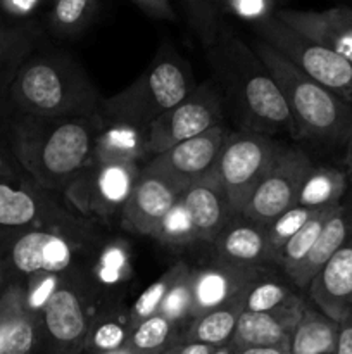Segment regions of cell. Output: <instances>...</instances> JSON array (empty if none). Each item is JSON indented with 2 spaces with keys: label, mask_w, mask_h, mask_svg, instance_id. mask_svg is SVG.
I'll list each match as a JSON object with an SVG mask.
<instances>
[{
  "label": "cell",
  "mask_w": 352,
  "mask_h": 354,
  "mask_svg": "<svg viewBox=\"0 0 352 354\" xmlns=\"http://www.w3.org/2000/svg\"><path fill=\"white\" fill-rule=\"evenodd\" d=\"M261 277V268L231 265V263L223 261H216L211 266L193 270L192 320L207 313L213 308L226 303L228 299L247 289Z\"/></svg>",
  "instance_id": "d6986e66"
},
{
  "label": "cell",
  "mask_w": 352,
  "mask_h": 354,
  "mask_svg": "<svg viewBox=\"0 0 352 354\" xmlns=\"http://www.w3.org/2000/svg\"><path fill=\"white\" fill-rule=\"evenodd\" d=\"M345 168H347V175L352 176V138L345 147Z\"/></svg>",
  "instance_id": "7dc6e473"
},
{
  "label": "cell",
  "mask_w": 352,
  "mask_h": 354,
  "mask_svg": "<svg viewBox=\"0 0 352 354\" xmlns=\"http://www.w3.org/2000/svg\"><path fill=\"white\" fill-rule=\"evenodd\" d=\"M130 2H133L145 16L152 19L169 21V23H175L178 19L171 0H130Z\"/></svg>",
  "instance_id": "60d3db41"
},
{
  "label": "cell",
  "mask_w": 352,
  "mask_h": 354,
  "mask_svg": "<svg viewBox=\"0 0 352 354\" xmlns=\"http://www.w3.org/2000/svg\"><path fill=\"white\" fill-rule=\"evenodd\" d=\"M179 3H182L190 28L199 37L204 47H213L223 26L221 0H179Z\"/></svg>",
  "instance_id": "d6a6232c"
},
{
  "label": "cell",
  "mask_w": 352,
  "mask_h": 354,
  "mask_svg": "<svg viewBox=\"0 0 352 354\" xmlns=\"http://www.w3.org/2000/svg\"><path fill=\"white\" fill-rule=\"evenodd\" d=\"M228 133L230 130L223 124L211 128L206 133L154 156L147 162V168L168 178L185 192L188 187L213 178Z\"/></svg>",
  "instance_id": "8fae6325"
},
{
  "label": "cell",
  "mask_w": 352,
  "mask_h": 354,
  "mask_svg": "<svg viewBox=\"0 0 352 354\" xmlns=\"http://www.w3.org/2000/svg\"><path fill=\"white\" fill-rule=\"evenodd\" d=\"M269 75L280 86L295 124V137L347 147L352 138V104L317 83L266 41H252Z\"/></svg>",
  "instance_id": "277c9868"
},
{
  "label": "cell",
  "mask_w": 352,
  "mask_h": 354,
  "mask_svg": "<svg viewBox=\"0 0 352 354\" xmlns=\"http://www.w3.org/2000/svg\"><path fill=\"white\" fill-rule=\"evenodd\" d=\"M223 104L216 86L197 85L185 99L145 128L147 154L157 156L190 138L219 127Z\"/></svg>",
  "instance_id": "ba28073f"
},
{
  "label": "cell",
  "mask_w": 352,
  "mask_h": 354,
  "mask_svg": "<svg viewBox=\"0 0 352 354\" xmlns=\"http://www.w3.org/2000/svg\"><path fill=\"white\" fill-rule=\"evenodd\" d=\"M280 2H283V0H280Z\"/></svg>",
  "instance_id": "816d5d0a"
},
{
  "label": "cell",
  "mask_w": 352,
  "mask_h": 354,
  "mask_svg": "<svg viewBox=\"0 0 352 354\" xmlns=\"http://www.w3.org/2000/svg\"><path fill=\"white\" fill-rule=\"evenodd\" d=\"M335 354H352V317L340 325Z\"/></svg>",
  "instance_id": "ee69618b"
},
{
  "label": "cell",
  "mask_w": 352,
  "mask_h": 354,
  "mask_svg": "<svg viewBox=\"0 0 352 354\" xmlns=\"http://www.w3.org/2000/svg\"><path fill=\"white\" fill-rule=\"evenodd\" d=\"M340 324L307 304L290 337V354H335Z\"/></svg>",
  "instance_id": "d4e9b609"
},
{
  "label": "cell",
  "mask_w": 352,
  "mask_h": 354,
  "mask_svg": "<svg viewBox=\"0 0 352 354\" xmlns=\"http://www.w3.org/2000/svg\"><path fill=\"white\" fill-rule=\"evenodd\" d=\"M211 354H238V351L235 346L224 344V346H219V348H214V351Z\"/></svg>",
  "instance_id": "c3c4849f"
},
{
  "label": "cell",
  "mask_w": 352,
  "mask_h": 354,
  "mask_svg": "<svg viewBox=\"0 0 352 354\" xmlns=\"http://www.w3.org/2000/svg\"><path fill=\"white\" fill-rule=\"evenodd\" d=\"M275 16L297 33L352 62V7L335 6L324 10L278 9Z\"/></svg>",
  "instance_id": "9a60e30c"
},
{
  "label": "cell",
  "mask_w": 352,
  "mask_h": 354,
  "mask_svg": "<svg viewBox=\"0 0 352 354\" xmlns=\"http://www.w3.org/2000/svg\"><path fill=\"white\" fill-rule=\"evenodd\" d=\"M352 234V203H340L330 214L328 221L324 223L320 237L314 242L313 249L302 265L295 270L290 280L293 286L300 290L309 289L311 282L317 275L321 268L328 263V259L342 248L349 235Z\"/></svg>",
  "instance_id": "7402d4cb"
},
{
  "label": "cell",
  "mask_w": 352,
  "mask_h": 354,
  "mask_svg": "<svg viewBox=\"0 0 352 354\" xmlns=\"http://www.w3.org/2000/svg\"><path fill=\"white\" fill-rule=\"evenodd\" d=\"M251 287V286H248ZM247 289L238 292L226 303L213 308L207 313L190 320L188 328L182 339L185 341L202 342V344L219 348V346L230 344L235 334L238 320L245 311V301H247Z\"/></svg>",
  "instance_id": "cb8c5ba5"
},
{
  "label": "cell",
  "mask_w": 352,
  "mask_h": 354,
  "mask_svg": "<svg viewBox=\"0 0 352 354\" xmlns=\"http://www.w3.org/2000/svg\"><path fill=\"white\" fill-rule=\"evenodd\" d=\"M297 294L285 283L278 280L268 279L262 275L255 280L247 290V301H245V310L247 311H271L276 308H282L285 304L297 299Z\"/></svg>",
  "instance_id": "8d00e7d4"
},
{
  "label": "cell",
  "mask_w": 352,
  "mask_h": 354,
  "mask_svg": "<svg viewBox=\"0 0 352 354\" xmlns=\"http://www.w3.org/2000/svg\"><path fill=\"white\" fill-rule=\"evenodd\" d=\"M16 270H14L12 263H10L9 256L7 258H2L0 259V294L3 292V290L7 289V287L10 286V283H7V279L10 277V273H14Z\"/></svg>",
  "instance_id": "bcb514c9"
},
{
  "label": "cell",
  "mask_w": 352,
  "mask_h": 354,
  "mask_svg": "<svg viewBox=\"0 0 352 354\" xmlns=\"http://www.w3.org/2000/svg\"><path fill=\"white\" fill-rule=\"evenodd\" d=\"M131 328L128 325V317H104L90 324L86 335L85 351L88 354H99L126 346Z\"/></svg>",
  "instance_id": "836d02e7"
},
{
  "label": "cell",
  "mask_w": 352,
  "mask_h": 354,
  "mask_svg": "<svg viewBox=\"0 0 352 354\" xmlns=\"http://www.w3.org/2000/svg\"><path fill=\"white\" fill-rule=\"evenodd\" d=\"M251 26L259 40L275 47L306 75L352 104V62L349 59L297 33L275 14Z\"/></svg>",
  "instance_id": "52a82bcc"
},
{
  "label": "cell",
  "mask_w": 352,
  "mask_h": 354,
  "mask_svg": "<svg viewBox=\"0 0 352 354\" xmlns=\"http://www.w3.org/2000/svg\"><path fill=\"white\" fill-rule=\"evenodd\" d=\"M141 168L137 162L88 165L66 187L69 201L81 211L97 216L121 213L138 182Z\"/></svg>",
  "instance_id": "9c48e42d"
},
{
  "label": "cell",
  "mask_w": 352,
  "mask_h": 354,
  "mask_svg": "<svg viewBox=\"0 0 352 354\" xmlns=\"http://www.w3.org/2000/svg\"><path fill=\"white\" fill-rule=\"evenodd\" d=\"M41 320L28 306L26 286L14 282L0 294V354H38Z\"/></svg>",
  "instance_id": "e0dca14e"
},
{
  "label": "cell",
  "mask_w": 352,
  "mask_h": 354,
  "mask_svg": "<svg viewBox=\"0 0 352 354\" xmlns=\"http://www.w3.org/2000/svg\"><path fill=\"white\" fill-rule=\"evenodd\" d=\"M182 194L179 187L145 166L130 199L121 209V225L131 234L152 237L162 218L175 206Z\"/></svg>",
  "instance_id": "4fadbf2b"
},
{
  "label": "cell",
  "mask_w": 352,
  "mask_h": 354,
  "mask_svg": "<svg viewBox=\"0 0 352 354\" xmlns=\"http://www.w3.org/2000/svg\"><path fill=\"white\" fill-rule=\"evenodd\" d=\"M45 0H0V6L7 14L16 17H26L38 9Z\"/></svg>",
  "instance_id": "b9f144b4"
},
{
  "label": "cell",
  "mask_w": 352,
  "mask_h": 354,
  "mask_svg": "<svg viewBox=\"0 0 352 354\" xmlns=\"http://www.w3.org/2000/svg\"><path fill=\"white\" fill-rule=\"evenodd\" d=\"M99 354H135L133 351L130 349V346H123V348H117V349H113V351H106V353H99Z\"/></svg>",
  "instance_id": "681fc988"
},
{
  "label": "cell",
  "mask_w": 352,
  "mask_h": 354,
  "mask_svg": "<svg viewBox=\"0 0 352 354\" xmlns=\"http://www.w3.org/2000/svg\"><path fill=\"white\" fill-rule=\"evenodd\" d=\"M182 199L192 218L197 242L213 244L224 225L231 220L233 211L226 196L214 178L195 183L182 194Z\"/></svg>",
  "instance_id": "44dd1931"
},
{
  "label": "cell",
  "mask_w": 352,
  "mask_h": 354,
  "mask_svg": "<svg viewBox=\"0 0 352 354\" xmlns=\"http://www.w3.org/2000/svg\"><path fill=\"white\" fill-rule=\"evenodd\" d=\"M100 9V0H50L48 26L59 37L83 33Z\"/></svg>",
  "instance_id": "f1b7e54d"
},
{
  "label": "cell",
  "mask_w": 352,
  "mask_h": 354,
  "mask_svg": "<svg viewBox=\"0 0 352 354\" xmlns=\"http://www.w3.org/2000/svg\"><path fill=\"white\" fill-rule=\"evenodd\" d=\"M41 344L48 354H81L85 351L90 317L79 290L61 283L40 315Z\"/></svg>",
  "instance_id": "7c38bea8"
},
{
  "label": "cell",
  "mask_w": 352,
  "mask_h": 354,
  "mask_svg": "<svg viewBox=\"0 0 352 354\" xmlns=\"http://www.w3.org/2000/svg\"><path fill=\"white\" fill-rule=\"evenodd\" d=\"M216 261L261 268L275 263L266 225L257 223L244 214L231 218L213 242Z\"/></svg>",
  "instance_id": "ffe728a7"
},
{
  "label": "cell",
  "mask_w": 352,
  "mask_h": 354,
  "mask_svg": "<svg viewBox=\"0 0 352 354\" xmlns=\"http://www.w3.org/2000/svg\"><path fill=\"white\" fill-rule=\"evenodd\" d=\"M152 237L161 242V244L169 245V248H182V245L197 242L192 218H190V213L182 197L166 213V216L162 218Z\"/></svg>",
  "instance_id": "e575fe53"
},
{
  "label": "cell",
  "mask_w": 352,
  "mask_h": 354,
  "mask_svg": "<svg viewBox=\"0 0 352 354\" xmlns=\"http://www.w3.org/2000/svg\"><path fill=\"white\" fill-rule=\"evenodd\" d=\"M306 308L307 303L299 296L292 303L271 311L245 310L238 320L230 344L237 349L261 348V346L290 348V337Z\"/></svg>",
  "instance_id": "ac0fdd59"
},
{
  "label": "cell",
  "mask_w": 352,
  "mask_h": 354,
  "mask_svg": "<svg viewBox=\"0 0 352 354\" xmlns=\"http://www.w3.org/2000/svg\"><path fill=\"white\" fill-rule=\"evenodd\" d=\"M61 275H55V273H37V275L28 277L26 299L30 310L40 317L43 306L50 299L52 294L61 287Z\"/></svg>",
  "instance_id": "ab89813d"
},
{
  "label": "cell",
  "mask_w": 352,
  "mask_h": 354,
  "mask_svg": "<svg viewBox=\"0 0 352 354\" xmlns=\"http://www.w3.org/2000/svg\"><path fill=\"white\" fill-rule=\"evenodd\" d=\"M321 209H309V207L293 206L290 209L283 211L280 216H276L271 223L266 225L268 230L269 245H271L273 258H275V265H278V258L282 249L285 248L286 242L314 216L320 213Z\"/></svg>",
  "instance_id": "d590c367"
},
{
  "label": "cell",
  "mask_w": 352,
  "mask_h": 354,
  "mask_svg": "<svg viewBox=\"0 0 352 354\" xmlns=\"http://www.w3.org/2000/svg\"><path fill=\"white\" fill-rule=\"evenodd\" d=\"M75 244L66 235L55 232L31 228L12 242L9 259L16 273L37 275V273H55L61 275L71 268L75 259Z\"/></svg>",
  "instance_id": "5bb4252c"
},
{
  "label": "cell",
  "mask_w": 352,
  "mask_h": 354,
  "mask_svg": "<svg viewBox=\"0 0 352 354\" xmlns=\"http://www.w3.org/2000/svg\"><path fill=\"white\" fill-rule=\"evenodd\" d=\"M280 0H221L223 12L233 14L248 24H255L259 21L271 17L278 7Z\"/></svg>",
  "instance_id": "f35d334b"
},
{
  "label": "cell",
  "mask_w": 352,
  "mask_h": 354,
  "mask_svg": "<svg viewBox=\"0 0 352 354\" xmlns=\"http://www.w3.org/2000/svg\"><path fill=\"white\" fill-rule=\"evenodd\" d=\"M349 175L330 166H313L300 187L297 206L309 209H324L338 206L347 192Z\"/></svg>",
  "instance_id": "83f0119b"
},
{
  "label": "cell",
  "mask_w": 352,
  "mask_h": 354,
  "mask_svg": "<svg viewBox=\"0 0 352 354\" xmlns=\"http://www.w3.org/2000/svg\"><path fill=\"white\" fill-rule=\"evenodd\" d=\"M188 268L190 266L186 265L185 261L175 263V265L169 266L157 280H154V282L135 299V303L131 304V308L126 313L130 328H135L138 324H141L144 320H147V318L159 313V308H161L166 294L169 292L173 283L182 277V273L186 272Z\"/></svg>",
  "instance_id": "4dcf8cb0"
},
{
  "label": "cell",
  "mask_w": 352,
  "mask_h": 354,
  "mask_svg": "<svg viewBox=\"0 0 352 354\" xmlns=\"http://www.w3.org/2000/svg\"><path fill=\"white\" fill-rule=\"evenodd\" d=\"M179 339L178 325L157 313L131 328L126 344L135 354H164Z\"/></svg>",
  "instance_id": "f546056e"
},
{
  "label": "cell",
  "mask_w": 352,
  "mask_h": 354,
  "mask_svg": "<svg viewBox=\"0 0 352 354\" xmlns=\"http://www.w3.org/2000/svg\"><path fill=\"white\" fill-rule=\"evenodd\" d=\"M214 351L213 346L202 344V342L195 341H185L179 339L173 348H169L164 354H211Z\"/></svg>",
  "instance_id": "7bdbcfd3"
},
{
  "label": "cell",
  "mask_w": 352,
  "mask_h": 354,
  "mask_svg": "<svg viewBox=\"0 0 352 354\" xmlns=\"http://www.w3.org/2000/svg\"><path fill=\"white\" fill-rule=\"evenodd\" d=\"M12 102L28 118L95 116L99 92L85 69L66 52H31L9 86Z\"/></svg>",
  "instance_id": "6da1fadb"
},
{
  "label": "cell",
  "mask_w": 352,
  "mask_h": 354,
  "mask_svg": "<svg viewBox=\"0 0 352 354\" xmlns=\"http://www.w3.org/2000/svg\"><path fill=\"white\" fill-rule=\"evenodd\" d=\"M40 30L33 23H2L0 21V95L16 76L24 59L35 50Z\"/></svg>",
  "instance_id": "484cf974"
},
{
  "label": "cell",
  "mask_w": 352,
  "mask_h": 354,
  "mask_svg": "<svg viewBox=\"0 0 352 354\" xmlns=\"http://www.w3.org/2000/svg\"><path fill=\"white\" fill-rule=\"evenodd\" d=\"M314 306L337 324L352 317V234L311 282Z\"/></svg>",
  "instance_id": "2e32d148"
},
{
  "label": "cell",
  "mask_w": 352,
  "mask_h": 354,
  "mask_svg": "<svg viewBox=\"0 0 352 354\" xmlns=\"http://www.w3.org/2000/svg\"><path fill=\"white\" fill-rule=\"evenodd\" d=\"M192 69L173 48H159L144 73L116 95L104 99L100 111L109 121L147 128L161 114L182 102L193 88Z\"/></svg>",
  "instance_id": "5b68a950"
},
{
  "label": "cell",
  "mask_w": 352,
  "mask_h": 354,
  "mask_svg": "<svg viewBox=\"0 0 352 354\" xmlns=\"http://www.w3.org/2000/svg\"><path fill=\"white\" fill-rule=\"evenodd\" d=\"M335 207L337 206L324 207V209H321L320 213L314 214V216L311 218V220L307 221V223L304 225V227L300 228V230L297 232V234L293 235L289 242H286L285 248L282 249V252H280V258H278V265L282 266L283 272L289 275V279L293 275V273H295V270L302 265V261L306 259V256L309 254V251L313 249L314 242H316V239L320 237L324 223L328 221L330 214L333 213Z\"/></svg>",
  "instance_id": "1f68e13d"
},
{
  "label": "cell",
  "mask_w": 352,
  "mask_h": 354,
  "mask_svg": "<svg viewBox=\"0 0 352 354\" xmlns=\"http://www.w3.org/2000/svg\"><path fill=\"white\" fill-rule=\"evenodd\" d=\"M313 166L300 149L282 145L275 162L248 197L242 214L257 223L268 225L283 211L297 206L300 187Z\"/></svg>",
  "instance_id": "30bf717a"
},
{
  "label": "cell",
  "mask_w": 352,
  "mask_h": 354,
  "mask_svg": "<svg viewBox=\"0 0 352 354\" xmlns=\"http://www.w3.org/2000/svg\"><path fill=\"white\" fill-rule=\"evenodd\" d=\"M10 169H9V165H7V161L3 159V156L0 154V176H6L9 175Z\"/></svg>",
  "instance_id": "f907efd6"
},
{
  "label": "cell",
  "mask_w": 352,
  "mask_h": 354,
  "mask_svg": "<svg viewBox=\"0 0 352 354\" xmlns=\"http://www.w3.org/2000/svg\"><path fill=\"white\" fill-rule=\"evenodd\" d=\"M207 50L233 95L244 130L262 135L278 131L295 135V124L282 90L251 45L223 23L216 44Z\"/></svg>",
  "instance_id": "7a4b0ae2"
},
{
  "label": "cell",
  "mask_w": 352,
  "mask_h": 354,
  "mask_svg": "<svg viewBox=\"0 0 352 354\" xmlns=\"http://www.w3.org/2000/svg\"><path fill=\"white\" fill-rule=\"evenodd\" d=\"M192 273L193 268H188L186 272L182 273L178 280L173 283L169 292L166 294L164 301H162L161 308H159V315L168 318L169 322L179 324L186 320H192V310H193V290H192Z\"/></svg>",
  "instance_id": "74e56055"
},
{
  "label": "cell",
  "mask_w": 352,
  "mask_h": 354,
  "mask_svg": "<svg viewBox=\"0 0 352 354\" xmlns=\"http://www.w3.org/2000/svg\"><path fill=\"white\" fill-rule=\"evenodd\" d=\"M104 120L28 118L16 131V154L45 189H66L88 165Z\"/></svg>",
  "instance_id": "3957f363"
},
{
  "label": "cell",
  "mask_w": 352,
  "mask_h": 354,
  "mask_svg": "<svg viewBox=\"0 0 352 354\" xmlns=\"http://www.w3.org/2000/svg\"><path fill=\"white\" fill-rule=\"evenodd\" d=\"M282 145L269 135L230 131L221 149L213 178L226 196L233 214H242L248 197L275 162Z\"/></svg>",
  "instance_id": "8992f818"
},
{
  "label": "cell",
  "mask_w": 352,
  "mask_h": 354,
  "mask_svg": "<svg viewBox=\"0 0 352 354\" xmlns=\"http://www.w3.org/2000/svg\"><path fill=\"white\" fill-rule=\"evenodd\" d=\"M50 213L37 194L0 182V228H33L47 223Z\"/></svg>",
  "instance_id": "4316f807"
},
{
  "label": "cell",
  "mask_w": 352,
  "mask_h": 354,
  "mask_svg": "<svg viewBox=\"0 0 352 354\" xmlns=\"http://www.w3.org/2000/svg\"><path fill=\"white\" fill-rule=\"evenodd\" d=\"M238 354H290V348L286 346H261V348H245L237 349Z\"/></svg>",
  "instance_id": "f6af8a7d"
},
{
  "label": "cell",
  "mask_w": 352,
  "mask_h": 354,
  "mask_svg": "<svg viewBox=\"0 0 352 354\" xmlns=\"http://www.w3.org/2000/svg\"><path fill=\"white\" fill-rule=\"evenodd\" d=\"M144 156H147L144 128L121 121L104 120L88 162L92 165L137 162L138 165Z\"/></svg>",
  "instance_id": "603a6c76"
}]
</instances>
